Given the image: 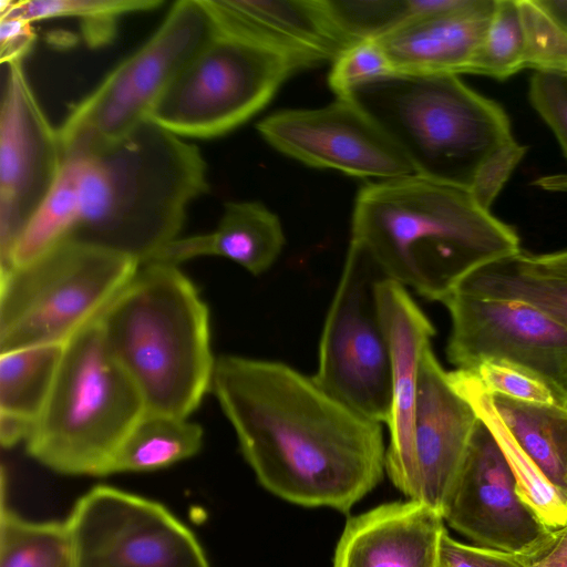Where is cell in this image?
Instances as JSON below:
<instances>
[{"mask_svg":"<svg viewBox=\"0 0 567 567\" xmlns=\"http://www.w3.org/2000/svg\"><path fill=\"white\" fill-rule=\"evenodd\" d=\"M210 392L231 424L259 483L306 507L348 513L382 480V425L292 367L224 354Z\"/></svg>","mask_w":567,"mask_h":567,"instance_id":"6da1fadb","label":"cell"},{"mask_svg":"<svg viewBox=\"0 0 567 567\" xmlns=\"http://www.w3.org/2000/svg\"><path fill=\"white\" fill-rule=\"evenodd\" d=\"M350 243L385 278L440 302L475 269L522 250L516 230L470 192L416 174L359 189Z\"/></svg>","mask_w":567,"mask_h":567,"instance_id":"7a4b0ae2","label":"cell"},{"mask_svg":"<svg viewBox=\"0 0 567 567\" xmlns=\"http://www.w3.org/2000/svg\"><path fill=\"white\" fill-rule=\"evenodd\" d=\"M343 97L383 130L416 175L465 189L487 209L526 153L503 107L457 74L393 73Z\"/></svg>","mask_w":567,"mask_h":567,"instance_id":"3957f363","label":"cell"},{"mask_svg":"<svg viewBox=\"0 0 567 567\" xmlns=\"http://www.w3.org/2000/svg\"><path fill=\"white\" fill-rule=\"evenodd\" d=\"M79 156L80 217L68 239L138 264L179 238L190 204L209 188L199 147L151 120L101 152Z\"/></svg>","mask_w":567,"mask_h":567,"instance_id":"277c9868","label":"cell"},{"mask_svg":"<svg viewBox=\"0 0 567 567\" xmlns=\"http://www.w3.org/2000/svg\"><path fill=\"white\" fill-rule=\"evenodd\" d=\"M97 322L146 412L188 419L210 392L209 310L178 266L140 264Z\"/></svg>","mask_w":567,"mask_h":567,"instance_id":"5b68a950","label":"cell"},{"mask_svg":"<svg viewBox=\"0 0 567 567\" xmlns=\"http://www.w3.org/2000/svg\"><path fill=\"white\" fill-rule=\"evenodd\" d=\"M145 413L141 393L109 351L96 319L64 344L52 390L25 449L54 472L104 476Z\"/></svg>","mask_w":567,"mask_h":567,"instance_id":"8992f818","label":"cell"},{"mask_svg":"<svg viewBox=\"0 0 567 567\" xmlns=\"http://www.w3.org/2000/svg\"><path fill=\"white\" fill-rule=\"evenodd\" d=\"M140 264L65 239L0 275V353L65 344L96 320Z\"/></svg>","mask_w":567,"mask_h":567,"instance_id":"52a82bcc","label":"cell"},{"mask_svg":"<svg viewBox=\"0 0 567 567\" xmlns=\"http://www.w3.org/2000/svg\"><path fill=\"white\" fill-rule=\"evenodd\" d=\"M214 29L205 0L175 1L151 37L70 107L58 127L64 159L96 154L150 120Z\"/></svg>","mask_w":567,"mask_h":567,"instance_id":"ba28073f","label":"cell"},{"mask_svg":"<svg viewBox=\"0 0 567 567\" xmlns=\"http://www.w3.org/2000/svg\"><path fill=\"white\" fill-rule=\"evenodd\" d=\"M214 25L150 116L186 140L233 132L259 113L290 76L307 70L286 54Z\"/></svg>","mask_w":567,"mask_h":567,"instance_id":"9c48e42d","label":"cell"},{"mask_svg":"<svg viewBox=\"0 0 567 567\" xmlns=\"http://www.w3.org/2000/svg\"><path fill=\"white\" fill-rule=\"evenodd\" d=\"M383 278L371 257L350 243L324 320L312 379L361 416L388 425L391 354L377 299V286Z\"/></svg>","mask_w":567,"mask_h":567,"instance_id":"30bf717a","label":"cell"},{"mask_svg":"<svg viewBox=\"0 0 567 567\" xmlns=\"http://www.w3.org/2000/svg\"><path fill=\"white\" fill-rule=\"evenodd\" d=\"M75 567H210L196 536L162 504L97 485L65 519Z\"/></svg>","mask_w":567,"mask_h":567,"instance_id":"8fae6325","label":"cell"},{"mask_svg":"<svg viewBox=\"0 0 567 567\" xmlns=\"http://www.w3.org/2000/svg\"><path fill=\"white\" fill-rule=\"evenodd\" d=\"M442 303L451 317L446 354L458 370L486 360L516 364L542 380L567 406V327L511 300L452 291Z\"/></svg>","mask_w":567,"mask_h":567,"instance_id":"7c38bea8","label":"cell"},{"mask_svg":"<svg viewBox=\"0 0 567 567\" xmlns=\"http://www.w3.org/2000/svg\"><path fill=\"white\" fill-rule=\"evenodd\" d=\"M0 106V275L14 246L58 179L64 155L23 62L7 64Z\"/></svg>","mask_w":567,"mask_h":567,"instance_id":"4fadbf2b","label":"cell"},{"mask_svg":"<svg viewBox=\"0 0 567 567\" xmlns=\"http://www.w3.org/2000/svg\"><path fill=\"white\" fill-rule=\"evenodd\" d=\"M264 141L307 166L378 181L415 174L396 144L347 97L316 109H286L257 124Z\"/></svg>","mask_w":567,"mask_h":567,"instance_id":"5bb4252c","label":"cell"},{"mask_svg":"<svg viewBox=\"0 0 567 567\" xmlns=\"http://www.w3.org/2000/svg\"><path fill=\"white\" fill-rule=\"evenodd\" d=\"M442 516L472 545L524 555L534 563L550 550L561 530L545 529L520 503L506 460L482 421Z\"/></svg>","mask_w":567,"mask_h":567,"instance_id":"9a60e30c","label":"cell"},{"mask_svg":"<svg viewBox=\"0 0 567 567\" xmlns=\"http://www.w3.org/2000/svg\"><path fill=\"white\" fill-rule=\"evenodd\" d=\"M377 299L390 348L392 372L385 472L393 485L409 499L419 501L414 440L419 368L423 350L431 344L435 329L399 282L381 279L377 286Z\"/></svg>","mask_w":567,"mask_h":567,"instance_id":"2e32d148","label":"cell"},{"mask_svg":"<svg viewBox=\"0 0 567 567\" xmlns=\"http://www.w3.org/2000/svg\"><path fill=\"white\" fill-rule=\"evenodd\" d=\"M481 420L429 344L419 368L414 440L420 498L442 515Z\"/></svg>","mask_w":567,"mask_h":567,"instance_id":"e0dca14e","label":"cell"},{"mask_svg":"<svg viewBox=\"0 0 567 567\" xmlns=\"http://www.w3.org/2000/svg\"><path fill=\"white\" fill-rule=\"evenodd\" d=\"M215 24L266 45L306 69L332 62L351 42L324 0H205Z\"/></svg>","mask_w":567,"mask_h":567,"instance_id":"ac0fdd59","label":"cell"},{"mask_svg":"<svg viewBox=\"0 0 567 567\" xmlns=\"http://www.w3.org/2000/svg\"><path fill=\"white\" fill-rule=\"evenodd\" d=\"M444 523L422 501L382 504L347 522L333 567H441Z\"/></svg>","mask_w":567,"mask_h":567,"instance_id":"d6986e66","label":"cell"},{"mask_svg":"<svg viewBox=\"0 0 567 567\" xmlns=\"http://www.w3.org/2000/svg\"><path fill=\"white\" fill-rule=\"evenodd\" d=\"M495 0L422 14L377 39L395 73H465L489 25Z\"/></svg>","mask_w":567,"mask_h":567,"instance_id":"ffe728a7","label":"cell"},{"mask_svg":"<svg viewBox=\"0 0 567 567\" xmlns=\"http://www.w3.org/2000/svg\"><path fill=\"white\" fill-rule=\"evenodd\" d=\"M285 244L281 221L266 205L258 200H234L225 204L213 231L179 237L146 262L178 266L196 257L217 256L258 276L276 262Z\"/></svg>","mask_w":567,"mask_h":567,"instance_id":"44dd1931","label":"cell"},{"mask_svg":"<svg viewBox=\"0 0 567 567\" xmlns=\"http://www.w3.org/2000/svg\"><path fill=\"white\" fill-rule=\"evenodd\" d=\"M449 380L495 439L514 477L520 503L545 529L555 532L567 527V495L520 447L499 417L491 394L470 371L455 369L449 372Z\"/></svg>","mask_w":567,"mask_h":567,"instance_id":"7402d4cb","label":"cell"},{"mask_svg":"<svg viewBox=\"0 0 567 567\" xmlns=\"http://www.w3.org/2000/svg\"><path fill=\"white\" fill-rule=\"evenodd\" d=\"M64 344L0 353V441L25 442L39 421L60 365Z\"/></svg>","mask_w":567,"mask_h":567,"instance_id":"603a6c76","label":"cell"},{"mask_svg":"<svg viewBox=\"0 0 567 567\" xmlns=\"http://www.w3.org/2000/svg\"><path fill=\"white\" fill-rule=\"evenodd\" d=\"M453 291L516 301L567 327V279L534 269L523 250L481 266Z\"/></svg>","mask_w":567,"mask_h":567,"instance_id":"cb8c5ba5","label":"cell"},{"mask_svg":"<svg viewBox=\"0 0 567 567\" xmlns=\"http://www.w3.org/2000/svg\"><path fill=\"white\" fill-rule=\"evenodd\" d=\"M491 398L520 447L567 495V406L519 401L499 394H491Z\"/></svg>","mask_w":567,"mask_h":567,"instance_id":"d4e9b609","label":"cell"},{"mask_svg":"<svg viewBox=\"0 0 567 567\" xmlns=\"http://www.w3.org/2000/svg\"><path fill=\"white\" fill-rule=\"evenodd\" d=\"M203 427L185 417L146 412L128 433L107 475L168 467L199 452Z\"/></svg>","mask_w":567,"mask_h":567,"instance_id":"484cf974","label":"cell"},{"mask_svg":"<svg viewBox=\"0 0 567 567\" xmlns=\"http://www.w3.org/2000/svg\"><path fill=\"white\" fill-rule=\"evenodd\" d=\"M81 172V156L64 159L58 179L29 219L14 246L10 270L69 238L80 217Z\"/></svg>","mask_w":567,"mask_h":567,"instance_id":"4316f807","label":"cell"},{"mask_svg":"<svg viewBox=\"0 0 567 567\" xmlns=\"http://www.w3.org/2000/svg\"><path fill=\"white\" fill-rule=\"evenodd\" d=\"M0 567H75L66 520H29L2 503Z\"/></svg>","mask_w":567,"mask_h":567,"instance_id":"83f0119b","label":"cell"},{"mask_svg":"<svg viewBox=\"0 0 567 567\" xmlns=\"http://www.w3.org/2000/svg\"><path fill=\"white\" fill-rule=\"evenodd\" d=\"M524 69L567 72V0H516Z\"/></svg>","mask_w":567,"mask_h":567,"instance_id":"f1b7e54d","label":"cell"},{"mask_svg":"<svg viewBox=\"0 0 567 567\" xmlns=\"http://www.w3.org/2000/svg\"><path fill=\"white\" fill-rule=\"evenodd\" d=\"M339 31L351 42L379 39L404 22L440 10L439 0H324Z\"/></svg>","mask_w":567,"mask_h":567,"instance_id":"f546056e","label":"cell"},{"mask_svg":"<svg viewBox=\"0 0 567 567\" xmlns=\"http://www.w3.org/2000/svg\"><path fill=\"white\" fill-rule=\"evenodd\" d=\"M524 69V34L516 0H495L486 34L466 72L505 80Z\"/></svg>","mask_w":567,"mask_h":567,"instance_id":"4dcf8cb0","label":"cell"},{"mask_svg":"<svg viewBox=\"0 0 567 567\" xmlns=\"http://www.w3.org/2000/svg\"><path fill=\"white\" fill-rule=\"evenodd\" d=\"M162 0H18L7 1L0 16L14 13L31 23L56 18H76L81 21L152 11L161 8Z\"/></svg>","mask_w":567,"mask_h":567,"instance_id":"1f68e13d","label":"cell"},{"mask_svg":"<svg viewBox=\"0 0 567 567\" xmlns=\"http://www.w3.org/2000/svg\"><path fill=\"white\" fill-rule=\"evenodd\" d=\"M395 73L377 39L351 43L331 62L328 83L337 97L377 78Z\"/></svg>","mask_w":567,"mask_h":567,"instance_id":"d6a6232c","label":"cell"},{"mask_svg":"<svg viewBox=\"0 0 567 567\" xmlns=\"http://www.w3.org/2000/svg\"><path fill=\"white\" fill-rule=\"evenodd\" d=\"M470 372L474 374L482 388L491 394H499L526 402L558 403L554 393L542 380L511 362L486 360Z\"/></svg>","mask_w":567,"mask_h":567,"instance_id":"836d02e7","label":"cell"},{"mask_svg":"<svg viewBox=\"0 0 567 567\" xmlns=\"http://www.w3.org/2000/svg\"><path fill=\"white\" fill-rule=\"evenodd\" d=\"M528 97L567 157V72L535 71L529 81Z\"/></svg>","mask_w":567,"mask_h":567,"instance_id":"e575fe53","label":"cell"},{"mask_svg":"<svg viewBox=\"0 0 567 567\" xmlns=\"http://www.w3.org/2000/svg\"><path fill=\"white\" fill-rule=\"evenodd\" d=\"M534 560L518 554L503 553L452 538L446 532L441 546V567H530Z\"/></svg>","mask_w":567,"mask_h":567,"instance_id":"d590c367","label":"cell"},{"mask_svg":"<svg viewBox=\"0 0 567 567\" xmlns=\"http://www.w3.org/2000/svg\"><path fill=\"white\" fill-rule=\"evenodd\" d=\"M34 42L35 32L30 21L10 12L0 16L1 64L23 62Z\"/></svg>","mask_w":567,"mask_h":567,"instance_id":"8d00e7d4","label":"cell"},{"mask_svg":"<svg viewBox=\"0 0 567 567\" xmlns=\"http://www.w3.org/2000/svg\"><path fill=\"white\" fill-rule=\"evenodd\" d=\"M525 255L534 269L567 279V249L542 255L525 252Z\"/></svg>","mask_w":567,"mask_h":567,"instance_id":"74e56055","label":"cell"},{"mask_svg":"<svg viewBox=\"0 0 567 567\" xmlns=\"http://www.w3.org/2000/svg\"><path fill=\"white\" fill-rule=\"evenodd\" d=\"M530 567H567V527L560 530L550 550Z\"/></svg>","mask_w":567,"mask_h":567,"instance_id":"f35d334b","label":"cell"}]
</instances>
